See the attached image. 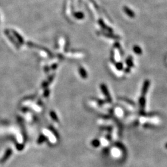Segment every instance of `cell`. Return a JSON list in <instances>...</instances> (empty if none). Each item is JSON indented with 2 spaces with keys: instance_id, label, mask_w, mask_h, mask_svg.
<instances>
[{
  "instance_id": "3",
  "label": "cell",
  "mask_w": 167,
  "mask_h": 167,
  "mask_svg": "<svg viewBox=\"0 0 167 167\" xmlns=\"http://www.w3.org/2000/svg\"><path fill=\"white\" fill-rule=\"evenodd\" d=\"M123 11H124V12H125V13L128 16L130 17V18H134L135 17L134 12L132 10L130 9L129 8H128V7H126V6L123 7Z\"/></svg>"
},
{
  "instance_id": "8",
  "label": "cell",
  "mask_w": 167,
  "mask_h": 167,
  "mask_svg": "<svg viewBox=\"0 0 167 167\" xmlns=\"http://www.w3.org/2000/svg\"><path fill=\"white\" fill-rule=\"evenodd\" d=\"M92 145L95 147H98L100 145V142L98 139H94L92 141Z\"/></svg>"
},
{
  "instance_id": "6",
  "label": "cell",
  "mask_w": 167,
  "mask_h": 167,
  "mask_svg": "<svg viewBox=\"0 0 167 167\" xmlns=\"http://www.w3.org/2000/svg\"><path fill=\"white\" fill-rule=\"evenodd\" d=\"M126 64H127V65L129 66V68H131V67L134 66L133 60H132V57H131V56L128 57V59H126Z\"/></svg>"
},
{
  "instance_id": "10",
  "label": "cell",
  "mask_w": 167,
  "mask_h": 167,
  "mask_svg": "<svg viewBox=\"0 0 167 167\" xmlns=\"http://www.w3.org/2000/svg\"><path fill=\"white\" fill-rule=\"evenodd\" d=\"M116 66L117 68L119 70H121L123 69V64L121 63H118L116 65Z\"/></svg>"
},
{
  "instance_id": "4",
  "label": "cell",
  "mask_w": 167,
  "mask_h": 167,
  "mask_svg": "<svg viewBox=\"0 0 167 167\" xmlns=\"http://www.w3.org/2000/svg\"><path fill=\"white\" fill-rule=\"evenodd\" d=\"M139 105L141 107V109H142V111H144V109L145 107V103H146V100H145V97L144 96H141V97L139 98Z\"/></svg>"
},
{
  "instance_id": "7",
  "label": "cell",
  "mask_w": 167,
  "mask_h": 167,
  "mask_svg": "<svg viewBox=\"0 0 167 167\" xmlns=\"http://www.w3.org/2000/svg\"><path fill=\"white\" fill-rule=\"evenodd\" d=\"M45 141H47L46 137L44 136V135H41L38 138V140H37V142H38V144H40L43 143Z\"/></svg>"
},
{
  "instance_id": "1",
  "label": "cell",
  "mask_w": 167,
  "mask_h": 167,
  "mask_svg": "<svg viewBox=\"0 0 167 167\" xmlns=\"http://www.w3.org/2000/svg\"><path fill=\"white\" fill-rule=\"evenodd\" d=\"M150 85V81L148 79L145 80L144 82L143 85H142V90H141V96H145V95L148 92Z\"/></svg>"
},
{
  "instance_id": "5",
  "label": "cell",
  "mask_w": 167,
  "mask_h": 167,
  "mask_svg": "<svg viewBox=\"0 0 167 167\" xmlns=\"http://www.w3.org/2000/svg\"><path fill=\"white\" fill-rule=\"evenodd\" d=\"M133 51H134L137 55H141L142 53V50L141 49V48L138 45H135L134 47L133 48Z\"/></svg>"
},
{
  "instance_id": "9",
  "label": "cell",
  "mask_w": 167,
  "mask_h": 167,
  "mask_svg": "<svg viewBox=\"0 0 167 167\" xmlns=\"http://www.w3.org/2000/svg\"><path fill=\"white\" fill-rule=\"evenodd\" d=\"M50 115H51V116L52 117V119H53L54 121H58V117H57V115H56V113L55 112H53V111H51V112H50Z\"/></svg>"
},
{
  "instance_id": "2",
  "label": "cell",
  "mask_w": 167,
  "mask_h": 167,
  "mask_svg": "<svg viewBox=\"0 0 167 167\" xmlns=\"http://www.w3.org/2000/svg\"><path fill=\"white\" fill-rule=\"evenodd\" d=\"M12 151L11 148H8V149H7V150L6 151L5 155H4L2 159H1V160H0V163L5 162L6 160H7L9 158V157L12 155Z\"/></svg>"
},
{
  "instance_id": "11",
  "label": "cell",
  "mask_w": 167,
  "mask_h": 167,
  "mask_svg": "<svg viewBox=\"0 0 167 167\" xmlns=\"http://www.w3.org/2000/svg\"><path fill=\"white\" fill-rule=\"evenodd\" d=\"M165 147H166V148H167V144H166V145H165Z\"/></svg>"
}]
</instances>
